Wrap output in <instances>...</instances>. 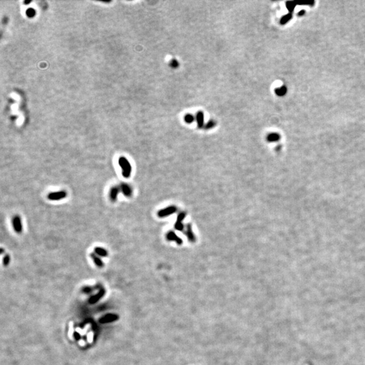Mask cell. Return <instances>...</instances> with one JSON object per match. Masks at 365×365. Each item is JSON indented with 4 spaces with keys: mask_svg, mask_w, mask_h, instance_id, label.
<instances>
[{
    "mask_svg": "<svg viewBox=\"0 0 365 365\" xmlns=\"http://www.w3.org/2000/svg\"><path fill=\"white\" fill-rule=\"evenodd\" d=\"M90 257L91 258V259H92L93 263H95V265L97 266V267L102 268L103 266H104V262L100 259V256H97V255L95 254V253H91Z\"/></svg>",
    "mask_w": 365,
    "mask_h": 365,
    "instance_id": "7",
    "label": "cell"
},
{
    "mask_svg": "<svg viewBox=\"0 0 365 365\" xmlns=\"http://www.w3.org/2000/svg\"><path fill=\"white\" fill-rule=\"evenodd\" d=\"M91 290H92V288L89 287H85L83 290V292L85 293H89Z\"/></svg>",
    "mask_w": 365,
    "mask_h": 365,
    "instance_id": "20",
    "label": "cell"
},
{
    "mask_svg": "<svg viewBox=\"0 0 365 365\" xmlns=\"http://www.w3.org/2000/svg\"><path fill=\"white\" fill-rule=\"evenodd\" d=\"M196 119L199 128H201L203 125V114L202 112H199L196 115Z\"/></svg>",
    "mask_w": 365,
    "mask_h": 365,
    "instance_id": "12",
    "label": "cell"
},
{
    "mask_svg": "<svg viewBox=\"0 0 365 365\" xmlns=\"http://www.w3.org/2000/svg\"><path fill=\"white\" fill-rule=\"evenodd\" d=\"M176 208L174 206H170V207H167L164 208V209L160 210V211L158 212V215L159 217H166L167 216H169L172 214L176 212Z\"/></svg>",
    "mask_w": 365,
    "mask_h": 365,
    "instance_id": "5",
    "label": "cell"
},
{
    "mask_svg": "<svg viewBox=\"0 0 365 365\" xmlns=\"http://www.w3.org/2000/svg\"><path fill=\"white\" fill-rule=\"evenodd\" d=\"M4 248H1V254H4Z\"/></svg>",
    "mask_w": 365,
    "mask_h": 365,
    "instance_id": "21",
    "label": "cell"
},
{
    "mask_svg": "<svg viewBox=\"0 0 365 365\" xmlns=\"http://www.w3.org/2000/svg\"><path fill=\"white\" fill-rule=\"evenodd\" d=\"M185 213H181L179 215L177 221H176V223L175 224V228L177 230H180V231L183 230V225L182 224V221H183V219L185 218Z\"/></svg>",
    "mask_w": 365,
    "mask_h": 365,
    "instance_id": "10",
    "label": "cell"
},
{
    "mask_svg": "<svg viewBox=\"0 0 365 365\" xmlns=\"http://www.w3.org/2000/svg\"><path fill=\"white\" fill-rule=\"evenodd\" d=\"M118 163L121 167L122 176L126 179L129 178L132 172V167L129 160L125 157H120L118 160Z\"/></svg>",
    "mask_w": 365,
    "mask_h": 365,
    "instance_id": "1",
    "label": "cell"
},
{
    "mask_svg": "<svg viewBox=\"0 0 365 365\" xmlns=\"http://www.w3.org/2000/svg\"><path fill=\"white\" fill-rule=\"evenodd\" d=\"M279 137V135H277V134H271L268 137V140L269 142H275V141L278 140Z\"/></svg>",
    "mask_w": 365,
    "mask_h": 365,
    "instance_id": "15",
    "label": "cell"
},
{
    "mask_svg": "<svg viewBox=\"0 0 365 365\" xmlns=\"http://www.w3.org/2000/svg\"><path fill=\"white\" fill-rule=\"evenodd\" d=\"M118 319V316H116L115 314H107L106 316H104V317L100 319V322L101 323H107V322H113L115 321H116Z\"/></svg>",
    "mask_w": 365,
    "mask_h": 365,
    "instance_id": "8",
    "label": "cell"
},
{
    "mask_svg": "<svg viewBox=\"0 0 365 365\" xmlns=\"http://www.w3.org/2000/svg\"><path fill=\"white\" fill-rule=\"evenodd\" d=\"M104 294V290H102L99 293H98V294L94 295V296L93 297H91V298L89 300V302H90L91 304L95 303V302H96L97 300H99L100 297H102Z\"/></svg>",
    "mask_w": 365,
    "mask_h": 365,
    "instance_id": "13",
    "label": "cell"
},
{
    "mask_svg": "<svg viewBox=\"0 0 365 365\" xmlns=\"http://www.w3.org/2000/svg\"><path fill=\"white\" fill-rule=\"evenodd\" d=\"M120 191L122 192V194L125 196L127 197V198L131 197L132 194H133V190H132L131 187L127 184V183H122L120 185Z\"/></svg>",
    "mask_w": 365,
    "mask_h": 365,
    "instance_id": "4",
    "label": "cell"
},
{
    "mask_svg": "<svg viewBox=\"0 0 365 365\" xmlns=\"http://www.w3.org/2000/svg\"><path fill=\"white\" fill-rule=\"evenodd\" d=\"M215 125H216V124H215L214 121H213V120H210V121L208 122L207 124L206 125L205 129H211V128H212V127H214L215 126Z\"/></svg>",
    "mask_w": 365,
    "mask_h": 365,
    "instance_id": "18",
    "label": "cell"
},
{
    "mask_svg": "<svg viewBox=\"0 0 365 365\" xmlns=\"http://www.w3.org/2000/svg\"><path fill=\"white\" fill-rule=\"evenodd\" d=\"M186 233V235L187 236L189 240L191 241H194L195 240L194 235L193 233V232H192L191 226H190V225H188L187 226V231H186V233Z\"/></svg>",
    "mask_w": 365,
    "mask_h": 365,
    "instance_id": "14",
    "label": "cell"
},
{
    "mask_svg": "<svg viewBox=\"0 0 365 365\" xmlns=\"http://www.w3.org/2000/svg\"><path fill=\"white\" fill-rule=\"evenodd\" d=\"M166 237H167V239H169V240L176 241V242L178 244H181V243H182V240H181L179 237H178V236H176L174 232H172V231L169 232V233L167 234Z\"/></svg>",
    "mask_w": 365,
    "mask_h": 365,
    "instance_id": "11",
    "label": "cell"
},
{
    "mask_svg": "<svg viewBox=\"0 0 365 365\" xmlns=\"http://www.w3.org/2000/svg\"><path fill=\"white\" fill-rule=\"evenodd\" d=\"M185 120L187 123H191L194 120V116L191 115H187L185 116Z\"/></svg>",
    "mask_w": 365,
    "mask_h": 365,
    "instance_id": "17",
    "label": "cell"
},
{
    "mask_svg": "<svg viewBox=\"0 0 365 365\" xmlns=\"http://www.w3.org/2000/svg\"><path fill=\"white\" fill-rule=\"evenodd\" d=\"M66 197L67 192L66 191H60L50 193L48 195L47 198L50 201H58L66 198Z\"/></svg>",
    "mask_w": 365,
    "mask_h": 365,
    "instance_id": "2",
    "label": "cell"
},
{
    "mask_svg": "<svg viewBox=\"0 0 365 365\" xmlns=\"http://www.w3.org/2000/svg\"><path fill=\"white\" fill-rule=\"evenodd\" d=\"M94 253L101 257H107L108 256L107 251L102 247H95L94 248Z\"/></svg>",
    "mask_w": 365,
    "mask_h": 365,
    "instance_id": "9",
    "label": "cell"
},
{
    "mask_svg": "<svg viewBox=\"0 0 365 365\" xmlns=\"http://www.w3.org/2000/svg\"><path fill=\"white\" fill-rule=\"evenodd\" d=\"M170 65H171V66L172 67V68H176L179 66V62L174 59L172 60L171 63H170Z\"/></svg>",
    "mask_w": 365,
    "mask_h": 365,
    "instance_id": "19",
    "label": "cell"
},
{
    "mask_svg": "<svg viewBox=\"0 0 365 365\" xmlns=\"http://www.w3.org/2000/svg\"><path fill=\"white\" fill-rule=\"evenodd\" d=\"M306 365H309V364H306Z\"/></svg>",
    "mask_w": 365,
    "mask_h": 365,
    "instance_id": "22",
    "label": "cell"
},
{
    "mask_svg": "<svg viewBox=\"0 0 365 365\" xmlns=\"http://www.w3.org/2000/svg\"><path fill=\"white\" fill-rule=\"evenodd\" d=\"M10 262V256H9L8 254L5 255V256L4 257V260H3V264L4 266H7L9 263Z\"/></svg>",
    "mask_w": 365,
    "mask_h": 365,
    "instance_id": "16",
    "label": "cell"
},
{
    "mask_svg": "<svg viewBox=\"0 0 365 365\" xmlns=\"http://www.w3.org/2000/svg\"><path fill=\"white\" fill-rule=\"evenodd\" d=\"M12 226L13 229L16 233H22V231H23V227H22V223L19 215H15L12 218Z\"/></svg>",
    "mask_w": 365,
    "mask_h": 365,
    "instance_id": "3",
    "label": "cell"
},
{
    "mask_svg": "<svg viewBox=\"0 0 365 365\" xmlns=\"http://www.w3.org/2000/svg\"><path fill=\"white\" fill-rule=\"evenodd\" d=\"M120 192V189L119 186H114L111 188L110 191V199L112 202H115L117 200L118 194Z\"/></svg>",
    "mask_w": 365,
    "mask_h": 365,
    "instance_id": "6",
    "label": "cell"
}]
</instances>
